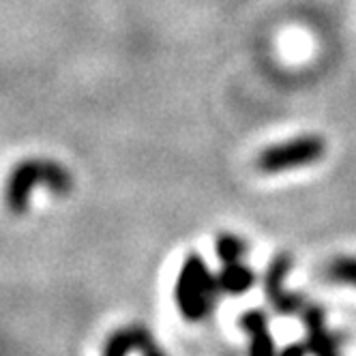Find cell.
<instances>
[{
    "label": "cell",
    "instance_id": "cell-3",
    "mask_svg": "<svg viewBox=\"0 0 356 356\" xmlns=\"http://www.w3.org/2000/svg\"><path fill=\"white\" fill-rule=\"evenodd\" d=\"M324 155H326V142L320 136L309 134L264 148L256 159V168L262 174H279V172L314 165Z\"/></svg>",
    "mask_w": 356,
    "mask_h": 356
},
{
    "label": "cell",
    "instance_id": "cell-9",
    "mask_svg": "<svg viewBox=\"0 0 356 356\" xmlns=\"http://www.w3.org/2000/svg\"><path fill=\"white\" fill-rule=\"evenodd\" d=\"M215 253L221 264L241 262L247 256V243L232 232H221L215 241Z\"/></svg>",
    "mask_w": 356,
    "mask_h": 356
},
{
    "label": "cell",
    "instance_id": "cell-5",
    "mask_svg": "<svg viewBox=\"0 0 356 356\" xmlns=\"http://www.w3.org/2000/svg\"><path fill=\"white\" fill-rule=\"evenodd\" d=\"M138 352L140 356H165L161 346L152 339V333L140 324L122 326L106 339L101 356H129Z\"/></svg>",
    "mask_w": 356,
    "mask_h": 356
},
{
    "label": "cell",
    "instance_id": "cell-8",
    "mask_svg": "<svg viewBox=\"0 0 356 356\" xmlns=\"http://www.w3.org/2000/svg\"><path fill=\"white\" fill-rule=\"evenodd\" d=\"M219 286L223 294L230 296H241L245 292H249L256 284V273H253L243 260L241 262H232V264H223L221 270L217 273Z\"/></svg>",
    "mask_w": 356,
    "mask_h": 356
},
{
    "label": "cell",
    "instance_id": "cell-2",
    "mask_svg": "<svg viewBox=\"0 0 356 356\" xmlns=\"http://www.w3.org/2000/svg\"><path fill=\"white\" fill-rule=\"evenodd\" d=\"M43 185L56 195H65L73 187L71 174L56 161L47 159H24L19 161L7 183V204L15 215L29 209L31 193L35 187Z\"/></svg>",
    "mask_w": 356,
    "mask_h": 356
},
{
    "label": "cell",
    "instance_id": "cell-7",
    "mask_svg": "<svg viewBox=\"0 0 356 356\" xmlns=\"http://www.w3.org/2000/svg\"><path fill=\"white\" fill-rule=\"evenodd\" d=\"M241 328L249 335V356H279L268 330V318L262 309H249L238 320Z\"/></svg>",
    "mask_w": 356,
    "mask_h": 356
},
{
    "label": "cell",
    "instance_id": "cell-4",
    "mask_svg": "<svg viewBox=\"0 0 356 356\" xmlns=\"http://www.w3.org/2000/svg\"><path fill=\"white\" fill-rule=\"evenodd\" d=\"M292 270V258L288 253H277V256L270 260L266 273H264V292L266 298L270 300V305L275 307L277 314L284 316H292L305 309V298L296 292H288L284 288V282L288 273Z\"/></svg>",
    "mask_w": 356,
    "mask_h": 356
},
{
    "label": "cell",
    "instance_id": "cell-11",
    "mask_svg": "<svg viewBox=\"0 0 356 356\" xmlns=\"http://www.w3.org/2000/svg\"><path fill=\"white\" fill-rule=\"evenodd\" d=\"M307 354H309L307 343H292L279 352V356H307Z\"/></svg>",
    "mask_w": 356,
    "mask_h": 356
},
{
    "label": "cell",
    "instance_id": "cell-10",
    "mask_svg": "<svg viewBox=\"0 0 356 356\" xmlns=\"http://www.w3.org/2000/svg\"><path fill=\"white\" fill-rule=\"evenodd\" d=\"M326 277L339 286L356 288V256H337L328 262Z\"/></svg>",
    "mask_w": 356,
    "mask_h": 356
},
{
    "label": "cell",
    "instance_id": "cell-1",
    "mask_svg": "<svg viewBox=\"0 0 356 356\" xmlns=\"http://www.w3.org/2000/svg\"><path fill=\"white\" fill-rule=\"evenodd\" d=\"M219 294L221 286L217 275L211 273L197 253H189L174 286V300L181 316L187 322H202L215 309Z\"/></svg>",
    "mask_w": 356,
    "mask_h": 356
},
{
    "label": "cell",
    "instance_id": "cell-6",
    "mask_svg": "<svg viewBox=\"0 0 356 356\" xmlns=\"http://www.w3.org/2000/svg\"><path fill=\"white\" fill-rule=\"evenodd\" d=\"M302 324L305 330H307V350L312 356H341L339 354V335L337 333H330L328 326H326V314L320 305L309 302L305 305L302 309Z\"/></svg>",
    "mask_w": 356,
    "mask_h": 356
}]
</instances>
